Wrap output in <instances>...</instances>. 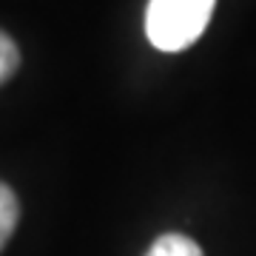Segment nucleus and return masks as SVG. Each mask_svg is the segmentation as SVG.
Here are the masks:
<instances>
[{
  "label": "nucleus",
  "mask_w": 256,
  "mask_h": 256,
  "mask_svg": "<svg viewBox=\"0 0 256 256\" xmlns=\"http://www.w3.org/2000/svg\"><path fill=\"white\" fill-rule=\"evenodd\" d=\"M18 66H20V52L14 46V40L6 32H0V86L18 72Z\"/></svg>",
  "instance_id": "4"
},
{
  "label": "nucleus",
  "mask_w": 256,
  "mask_h": 256,
  "mask_svg": "<svg viewBox=\"0 0 256 256\" xmlns=\"http://www.w3.org/2000/svg\"><path fill=\"white\" fill-rule=\"evenodd\" d=\"M216 0H151L146 32L160 52H182L205 32Z\"/></svg>",
  "instance_id": "1"
},
{
  "label": "nucleus",
  "mask_w": 256,
  "mask_h": 256,
  "mask_svg": "<svg viewBox=\"0 0 256 256\" xmlns=\"http://www.w3.org/2000/svg\"><path fill=\"white\" fill-rule=\"evenodd\" d=\"M146 256H202V248L182 234H165L148 248Z\"/></svg>",
  "instance_id": "2"
},
{
  "label": "nucleus",
  "mask_w": 256,
  "mask_h": 256,
  "mask_svg": "<svg viewBox=\"0 0 256 256\" xmlns=\"http://www.w3.org/2000/svg\"><path fill=\"white\" fill-rule=\"evenodd\" d=\"M18 216H20L18 196H14V191H12L9 185L0 182V250H3V245H6L9 236L14 234Z\"/></svg>",
  "instance_id": "3"
}]
</instances>
